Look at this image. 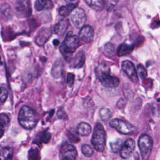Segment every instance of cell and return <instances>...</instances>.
Listing matches in <instances>:
<instances>
[{"mask_svg": "<svg viewBox=\"0 0 160 160\" xmlns=\"http://www.w3.org/2000/svg\"><path fill=\"white\" fill-rule=\"evenodd\" d=\"M38 114L28 106H22L19 112L18 121L20 125L26 129H33L38 122Z\"/></svg>", "mask_w": 160, "mask_h": 160, "instance_id": "1", "label": "cell"}, {"mask_svg": "<svg viewBox=\"0 0 160 160\" xmlns=\"http://www.w3.org/2000/svg\"><path fill=\"white\" fill-rule=\"evenodd\" d=\"M96 74L101 83L106 88H114L119 84V79L110 74L109 67L106 64H99L96 69Z\"/></svg>", "mask_w": 160, "mask_h": 160, "instance_id": "2", "label": "cell"}, {"mask_svg": "<svg viewBox=\"0 0 160 160\" xmlns=\"http://www.w3.org/2000/svg\"><path fill=\"white\" fill-rule=\"evenodd\" d=\"M91 144L97 151H104L106 145V131L101 123H97L94 128Z\"/></svg>", "mask_w": 160, "mask_h": 160, "instance_id": "3", "label": "cell"}, {"mask_svg": "<svg viewBox=\"0 0 160 160\" xmlns=\"http://www.w3.org/2000/svg\"><path fill=\"white\" fill-rule=\"evenodd\" d=\"M80 44L79 38L72 34H68L60 46V51L66 59L76 51Z\"/></svg>", "mask_w": 160, "mask_h": 160, "instance_id": "4", "label": "cell"}, {"mask_svg": "<svg viewBox=\"0 0 160 160\" xmlns=\"http://www.w3.org/2000/svg\"><path fill=\"white\" fill-rule=\"evenodd\" d=\"M152 139L148 134L141 135L138 140V146L142 160H148L152 148Z\"/></svg>", "mask_w": 160, "mask_h": 160, "instance_id": "5", "label": "cell"}, {"mask_svg": "<svg viewBox=\"0 0 160 160\" xmlns=\"http://www.w3.org/2000/svg\"><path fill=\"white\" fill-rule=\"evenodd\" d=\"M109 125L119 132L123 134H130L136 131L135 127L130 122L120 119H113L109 122Z\"/></svg>", "mask_w": 160, "mask_h": 160, "instance_id": "6", "label": "cell"}, {"mask_svg": "<svg viewBox=\"0 0 160 160\" xmlns=\"http://www.w3.org/2000/svg\"><path fill=\"white\" fill-rule=\"evenodd\" d=\"M71 19L76 28L81 29L86 21V16L84 9L81 8H76L71 14Z\"/></svg>", "mask_w": 160, "mask_h": 160, "instance_id": "7", "label": "cell"}, {"mask_svg": "<svg viewBox=\"0 0 160 160\" xmlns=\"http://www.w3.org/2000/svg\"><path fill=\"white\" fill-rule=\"evenodd\" d=\"M78 152L76 148L70 144H64L60 149L61 160H76Z\"/></svg>", "mask_w": 160, "mask_h": 160, "instance_id": "8", "label": "cell"}, {"mask_svg": "<svg viewBox=\"0 0 160 160\" xmlns=\"http://www.w3.org/2000/svg\"><path fill=\"white\" fill-rule=\"evenodd\" d=\"M15 11L19 18H25L31 15V8L29 1H18L15 5Z\"/></svg>", "mask_w": 160, "mask_h": 160, "instance_id": "9", "label": "cell"}, {"mask_svg": "<svg viewBox=\"0 0 160 160\" xmlns=\"http://www.w3.org/2000/svg\"><path fill=\"white\" fill-rule=\"evenodd\" d=\"M121 68L123 71L128 76V78L134 82L138 81V76L135 67L132 62L128 60H125L121 63Z\"/></svg>", "mask_w": 160, "mask_h": 160, "instance_id": "10", "label": "cell"}, {"mask_svg": "<svg viewBox=\"0 0 160 160\" xmlns=\"http://www.w3.org/2000/svg\"><path fill=\"white\" fill-rule=\"evenodd\" d=\"M135 148V142L131 139H128L123 144L120 151V156L122 159H128L131 155Z\"/></svg>", "mask_w": 160, "mask_h": 160, "instance_id": "11", "label": "cell"}, {"mask_svg": "<svg viewBox=\"0 0 160 160\" xmlns=\"http://www.w3.org/2000/svg\"><path fill=\"white\" fill-rule=\"evenodd\" d=\"M51 34L52 31L49 28H44L41 29L36 36V43L39 46H43L51 36Z\"/></svg>", "mask_w": 160, "mask_h": 160, "instance_id": "12", "label": "cell"}, {"mask_svg": "<svg viewBox=\"0 0 160 160\" xmlns=\"http://www.w3.org/2000/svg\"><path fill=\"white\" fill-rule=\"evenodd\" d=\"M94 29L89 26H84L80 30L79 33V38L86 43H89L92 41L94 38Z\"/></svg>", "mask_w": 160, "mask_h": 160, "instance_id": "13", "label": "cell"}, {"mask_svg": "<svg viewBox=\"0 0 160 160\" xmlns=\"http://www.w3.org/2000/svg\"><path fill=\"white\" fill-rule=\"evenodd\" d=\"M86 56L83 51H79L70 61V66L73 68H80L85 62Z\"/></svg>", "mask_w": 160, "mask_h": 160, "instance_id": "14", "label": "cell"}, {"mask_svg": "<svg viewBox=\"0 0 160 160\" xmlns=\"http://www.w3.org/2000/svg\"><path fill=\"white\" fill-rule=\"evenodd\" d=\"M69 25V21L68 19H62L55 25L54 31L58 35H62L67 30Z\"/></svg>", "mask_w": 160, "mask_h": 160, "instance_id": "15", "label": "cell"}, {"mask_svg": "<svg viewBox=\"0 0 160 160\" xmlns=\"http://www.w3.org/2000/svg\"><path fill=\"white\" fill-rule=\"evenodd\" d=\"M34 8L38 11L43 9H51L53 8V3L49 0H38L34 3Z\"/></svg>", "mask_w": 160, "mask_h": 160, "instance_id": "16", "label": "cell"}, {"mask_svg": "<svg viewBox=\"0 0 160 160\" xmlns=\"http://www.w3.org/2000/svg\"><path fill=\"white\" fill-rule=\"evenodd\" d=\"M13 150L8 146H0V160H12Z\"/></svg>", "mask_w": 160, "mask_h": 160, "instance_id": "17", "label": "cell"}, {"mask_svg": "<svg viewBox=\"0 0 160 160\" xmlns=\"http://www.w3.org/2000/svg\"><path fill=\"white\" fill-rule=\"evenodd\" d=\"M51 139V134L47 131L40 132L37 134L34 140V143L40 144L41 143H48Z\"/></svg>", "mask_w": 160, "mask_h": 160, "instance_id": "18", "label": "cell"}, {"mask_svg": "<svg viewBox=\"0 0 160 160\" xmlns=\"http://www.w3.org/2000/svg\"><path fill=\"white\" fill-rule=\"evenodd\" d=\"M77 8L76 4L69 3L65 6H61L59 9V13L61 16L66 17L72 12V11Z\"/></svg>", "mask_w": 160, "mask_h": 160, "instance_id": "19", "label": "cell"}, {"mask_svg": "<svg viewBox=\"0 0 160 160\" xmlns=\"http://www.w3.org/2000/svg\"><path fill=\"white\" fill-rule=\"evenodd\" d=\"M85 2L96 11H102L105 6V2L101 0H86Z\"/></svg>", "mask_w": 160, "mask_h": 160, "instance_id": "20", "label": "cell"}, {"mask_svg": "<svg viewBox=\"0 0 160 160\" xmlns=\"http://www.w3.org/2000/svg\"><path fill=\"white\" fill-rule=\"evenodd\" d=\"M77 132L81 136H88L91 132V127L88 123L84 122H80L78 126Z\"/></svg>", "mask_w": 160, "mask_h": 160, "instance_id": "21", "label": "cell"}, {"mask_svg": "<svg viewBox=\"0 0 160 160\" xmlns=\"http://www.w3.org/2000/svg\"><path fill=\"white\" fill-rule=\"evenodd\" d=\"M134 49V46L126 44H122L118 49V54L119 56H123L129 54Z\"/></svg>", "mask_w": 160, "mask_h": 160, "instance_id": "22", "label": "cell"}, {"mask_svg": "<svg viewBox=\"0 0 160 160\" xmlns=\"http://www.w3.org/2000/svg\"><path fill=\"white\" fill-rule=\"evenodd\" d=\"M0 14L3 19H9L11 18L12 11L9 4H2L0 6Z\"/></svg>", "mask_w": 160, "mask_h": 160, "instance_id": "23", "label": "cell"}, {"mask_svg": "<svg viewBox=\"0 0 160 160\" xmlns=\"http://www.w3.org/2000/svg\"><path fill=\"white\" fill-rule=\"evenodd\" d=\"M122 145V141L121 139H118L116 141L110 142V147L111 151L115 153L120 152Z\"/></svg>", "mask_w": 160, "mask_h": 160, "instance_id": "24", "label": "cell"}, {"mask_svg": "<svg viewBox=\"0 0 160 160\" xmlns=\"http://www.w3.org/2000/svg\"><path fill=\"white\" fill-rule=\"evenodd\" d=\"M28 160H40L41 156L38 149L36 148H31L28 152Z\"/></svg>", "mask_w": 160, "mask_h": 160, "instance_id": "25", "label": "cell"}, {"mask_svg": "<svg viewBox=\"0 0 160 160\" xmlns=\"http://www.w3.org/2000/svg\"><path fill=\"white\" fill-rule=\"evenodd\" d=\"M62 64L60 61H57L56 63L54 64L53 68H52V74L55 78H59L61 76L62 70Z\"/></svg>", "mask_w": 160, "mask_h": 160, "instance_id": "26", "label": "cell"}, {"mask_svg": "<svg viewBox=\"0 0 160 160\" xmlns=\"http://www.w3.org/2000/svg\"><path fill=\"white\" fill-rule=\"evenodd\" d=\"M99 114L101 119L104 121H108L111 117V112L109 109L102 108L99 111Z\"/></svg>", "mask_w": 160, "mask_h": 160, "instance_id": "27", "label": "cell"}, {"mask_svg": "<svg viewBox=\"0 0 160 160\" xmlns=\"http://www.w3.org/2000/svg\"><path fill=\"white\" fill-rule=\"evenodd\" d=\"M81 151L82 154L86 157H91L93 154L92 148L88 144H84L81 147Z\"/></svg>", "mask_w": 160, "mask_h": 160, "instance_id": "28", "label": "cell"}, {"mask_svg": "<svg viewBox=\"0 0 160 160\" xmlns=\"http://www.w3.org/2000/svg\"><path fill=\"white\" fill-rule=\"evenodd\" d=\"M10 122V119L8 115L5 113L0 114V123L2 124L5 128L7 127Z\"/></svg>", "mask_w": 160, "mask_h": 160, "instance_id": "29", "label": "cell"}, {"mask_svg": "<svg viewBox=\"0 0 160 160\" xmlns=\"http://www.w3.org/2000/svg\"><path fill=\"white\" fill-rule=\"evenodd\" d=\"M137 73L141 78H144L147 76V71L142 64L138 65V72Z\"/></svg>", "mask_w": 160, "mask_h": 160, "instance_id": "30", "label": "cell"}, {"mask_svg": "<svg viewBox=\"0 0 160 160\" xmlns=\"http://www.w3.org/2000/svg\"><path fill=\"white\" fill-rule=\"evenodd\" d=\"M8 96V91L7 89L4 87H1L0 88V101L1 102H4Z\"/></svg>", "mask_w": 160, "mask_h": 160, "instance_id": "31", "label": "cell"}, {"mask_svg": "<svg viewBox=\"0 0 160 160\" xmlns=\"http://www.w3.org/2000/svg\"><path fill=\"white\" fill-rule=\"evenodd\" d=\"M68 137L69 139L71 142H72L74 143H76V142H79V140H80V139L78 137V136L75 132H74L69 131L68 132Z\"/></svg>", "mask_w": 160, "mask_h": 160, "instance_id": "32", "label": "cell"}, {"mask_svg": "<svg viewBox=\"0 0 160 160\" xmlns=\"http://www.w3.org/2000/svg\"><path fill=\"white\" fill-rule=\"evenodd\" d=\"M75 79V76L73 73L69 72L67 74V78H66V84L69 87H71L72 84H74Z\"/></svg>", "mask_w": 160, "mask_h": 160, "instance_id": "33", "label": "cell"}, {"mask_svg": "<svg viewBox=\"0 0 160 160\" xmlns=\"http://www.w3.org/2000/svg\"><path fill=\"white\" fill-rule=\"evenodd\" d=\"M114 50V45L111 42H108L104 45V51L107 54H111Z\"/></svg>", "mask_w": 160, "mask_h": 160, "instance_id": "34", "label": "cell"}, {"mask_svg": "<svg viewBox=\"0 0 160 160\" xmlns=\"http://www.w3.org/2000/svg\"><path fill=\"white\" fill-rule=\"evenodd\" d=\"M57 116L59 119H66L68 118V116L66 112L63 109H59L57 112Z\"/></svg>", "mask_w": 160, "mask_h": 160, "instance_id": "35", "label": "cell"}, {"mask_svg": "<svg viewBox=\"0 0 160 160\" xmlns=\"http://www.w3.org/2000/svg\"><path fill=\"white\" fill-rule=\"evenodd\" d=\"M118 1H106V8L108 9H111L112 8H114L116 4L118 3Z\"/></svg>", "mask_w": 160, "mask_h": 160, "instance_id": "36", "label": "cell"}, {"mask_svg": "<svg viewBox=\"0 0 160 160\" xmlns=\"http://www.w3.org/2000/svg\"><path fill=\"white\" fill-rule=\"evenodd\" d=\"M4 129H5V127L0 123V138H1L3 136L4 132Z\"/></svg>", "mask_w": 160, "mask_h": 160, "instance_id": "37", "label": "cell"}, {"mask_svg": "<svg viewBox=\"0 0 160 160\" xmlns=\"http://www.w3.org/2000/svg\"><path fill=\"white\" fill-rule=\"evenodd\" d=\"M52 42H53V44H54V46H58V45H59V41L58 39H55Z\"/></svg>", "mask_w": 160, "mask_h": 160, "instance_id": "38", "label": "cell"}]
</instances>
